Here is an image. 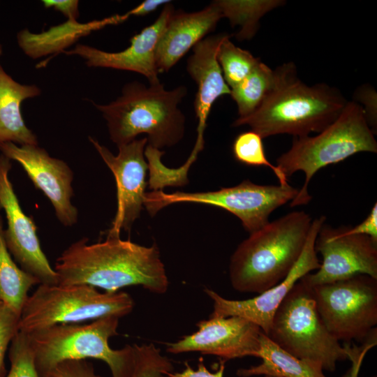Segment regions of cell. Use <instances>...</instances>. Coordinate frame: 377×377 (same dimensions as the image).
<instances>
[{
    "mask_svg": "<svg viewBox=\"0 0 377 377\" xmlns=\"http://www.w3.org/2000/svg\"><path fill=\"white\" fill-rule=\"evenodd\" d=\"M45 8H52L61 13L67 20H77L79 14V1L77 0H43Z\"/></svg>",
    "mask_w": 377,
    "mask_h": 377,
    "instance_id": "8d00e7d4",
    "label": "cell"
},
{
    "mask_svg": "<svg viewBox=\"0 0 377 377\" xmlns=\"http://www.w3.org/2000/svg\"><path fill=\"white\" fill-rule=\"evenodd\" d=\"M170 2L168 0H146L128 11L130 16H144L156 10L161 5Z\"/></svg>",
    "mask_w": 377,
    "mask_h": 377,
    "instance_id": "74e56055",
    "label": "cell"
},
{
    "mask_svg": "<svg viewBox=\"0 0 377 377\" xmlns=\"http://www.w3.org/2000/svg\"><path fill=\"white\" fill-rule=\"evenodd\" d=\"M20 316L0 303V377L6 376L5 357L15 335L19 331Z\"/></svg>",
    "mask_w": 377,
    "mask_h": 377,
    "instance_id": "4dcf8cb0",
    "label": "cell"
},
{
    "mask_svg": "<svg viewBox=\"0 0 377 377\" xmlns=\"http://www.w3.org/2000/svg\"><path fill=\"white\" fill-rule=\"evenodd\" d=\"M235 158L246 165L269 168L282 186L288 185V178L266 157L262 137L251 130L239 134L232 144Z\"/></svg>",
    "mask_w": 377,
    "mask_h": 377,
    "instance_id": "4316f807",
    "label": "cell"
},
{
    "mask_svg": "<svg viewBox=\"0 0 377 377\" xmlns=\"http://www.w3.org/2000/svg\"><path fill=\"white\" fill-rule=\"evenodd\" d=\"M8 357L10 369L6 377H41L26 333L18 331L15 335L8 348Z\"/></svg>",
    "mask_w": 377,
    "mask_h": 377,
    "instance_id": "f546056e",
    "label": "cell"
},
{
    "mask_svg": "<svg viewBox=\"0 0 377 377\" xmlns=\"http://www.w3.org/2000/svg\"><path fill=\"white\" fill-rule=\"evenodd\" d=\"M198 330L167 344L172 354L199 352L212 355L221 361L248 356L258 357L260 328L239 316H209L197 323Z\"/></svg>",
    "mask_w": 377,
    "mask_h": 377,
    "instance_id": "9a60e30c",
    "label": "cell"
},
{
    "mask_svg": "<svg viewBox=\"0 0 377 377\" xmlns=\"http://www.w3.org/2000/svg\"><path fill=\"white\" fill-rule=\"evenodd\" d=\"M325 221V216L312 221L299 259L288 275L274 286L252 298L243 300H228L213 290L205 288V293L213 301V312L210 316H239L258 325L267 335L276 310L294 286L304 276L320 267V262L315 250V242Z\"/></svg>",
    "mask_w": 377,
    "mask_h": 377,
    "instance_id": "8fae6325",
    "label": "cell"
},
{
    "mask_svg": "<svg viewBox=\"0 0 377 377\" xmlns=\"http://www.w3.org/2000/svg\"><path fill=\"white\" fill-rule=\"evenodd\" d=\"M10 159L0 154V209L7 220L4 238L7 248L21 268L34 276L40 284H57L58 276L43 253L31 217L22 211L8 173Z\"/></svg>",
    "mask_w": 377,
    "mask_h": 377,
    "instance_id": "5bb4252c",
    "label": "cell"
},
{
    "mask_svg": "<svg viewBox=\"0 0 377 377\" xmlns=\"http://www.w3.org/2000/svg\"><path fill=\"white\" fill-rule=\"evenodd\" d=\"M1 52H2V49H1V45L0 44V55H1Z\"/></svg>",
    "mask_w": 377,
    "mask_h": 377,
    "instance_id": "f35d334b",
    "label": "cell"
},
{
    "mask_svg": "<svg viewBox=\"0 0 377 377\" xmlns=\"http://www.w3.org/2000/svg\"><path fill=\"white\" fill-rule=\"evenodd\" d=\"M347 103L335 87L325 83L306 85L295 69L253 113L236 119L232 126L248 125L263 139L278 134L305 137L334 122Z\"/></svg>",
    "mask_w": 377,
    "mask_h": 377,
    "instance_id": "277c9868",
    "label": "cell"
},
{
    "mask_svg": "<svg viewBox=\"0 0 377 377\" xmlns=\"http://www.w3.org/2000/svg\"><path fill=\"white\" fill-rule=\"evenodd\" d=\"M376 344L373 342H364L362 346L357 347L354 343H344L348 360L352 362V367L344 377H358L359 371L367 353Z\"/></svg>",
    "mask_w": 377,
    "mask_h": 377,
    "instance_id": "e575fe53",
    "label": "cell"
},
{
    "mask_svg": "<svg viewBox=\"0 0 377 377\" xmlns=\"http://www.w3.org/2000/svg\"><path fill=\"white\" fill-rule=\"evenodd\" d=\"M175 11L171 1L165 4L156 21L133 36L130 40V45L122 51L109 52L87 45L77 44L63 53L80 57L89 67L133 71L146 77L150 84L159 82L156 48Z\"/></svg>",
    "mask_w": 377,
    "mask_h": 377,
    "instance_id": "e0dca14e",
    "label": "cell"
},
{
    "mask_svg": "<svg viewBox=\"0 0 377 377\" xmlns=\"http://www.w3.org/2000/svg\"><path fill=\"white\" fill-rule=\"evenodd\" d=\"M345 235H364L377 241V203L372 207L367 218L358 225L342 228Z\"/></svg>",
    "mask_w": 377,
    "mask_h": 377,
    "instance_id": "836d02e7",
    "label": "cell"
},
{
    "mask_svg": "<svg viewBox=\"0 0 377 377\" xmlns=\"http://www.w3.org/2000/svg\"><path fill=\"white\" fill-rule=\"evenodd\" d=\"M54 377H103L95 373L92 364L86 360H65L54 368Z\"/></svg>",
    "mask_w": 377,
    "mask_h": 377,
    "instance_id": "1f68e13d",
    "label": "cell"
},
{
    "mask_svg": "<svg viewBox=\"0 0 377 377\" xmlns=\"http://www.w3.org/2000/svg\"><path fill=\"white\" fill-rule=\"evenodd\" d=\"M225 362H220L219 369L215 372L209 371L205 365L203 359L200 357L196 369H193L188 363L185 362V368L180 372H169L168 377H223Z\"/></svg>",
    "mask_w": 377,
    "mask_h": 377,
    "instance_id": "d590c367",
    "label": "cell"
},
{
    "mask_svg": "<svg viewBox=\"0 0 377 377\" xmlns=\"http://www.w3.org/2000/svg\"><path fill=\"white\" fill-rule=\"evenodd\" d=\"M40 88L14 80L0 64V144L38 145L36 135L26 125L21 112L22 103L39 96Z\"/></svg>",
    "mask_w": 377,
    "mask_h": 377,
    "instance_id": "44dd1931",
    "label": "cell"
},
{
    "mask_svg": "<svg viewBox=\"0 0 377 377\" xmlns=\"http://www.w3.org/2000/svg\"><path fill=\"white\" fill-rule=\"evenodd\" d=\"M127 12L114 15L102 20H95L86 23L67 20L65 22L52 26L40 33H32L27 29L20 31L17 40L20 48L29 57L36 59L49 54L63 53L64 49L75 43L80 38L92 31L108 25L124 22L130 17Z\"/></svg>",
    "mask_w": 377,
    "mask_h": 377,
    "instance_id": "ffe728a7",
    "label": "cell"
},
{
    "mask_svg": "<svg viewBox=\"0 0 377 377\" xmlns=\"http://www.w3.org/2000/svg\"><path fill=\"white\" fill-rule=\"evenodd\" d=\"M134 305L131 296L124 291L101 293L84 284H39L23 306L19 331L29 334L57 324L120 318L129 314Z\"/></svg>",
    "mask_w": 377,
    "mask_h": 377,
    "instance_id": "52a82bcc",
    "label": "cell"
},
{
    "mask_svg": "<svg viewBox=\"0 0 377 377\" xmlns=\"http://www.w3.org/2000/svg\"><path fill=\"white\" fill-rule=\"evenodd\" d=\"M0 151L22 165L35 187L50 200L64 226H72L77 222V209L71 202L73 174L64 161L50 156L38 145L18 146L8 142L0 144Z\"/></svg>",
    "mask_w": 377,
    "mask_h": 377,
    "instance_id": "2e32d148",
    "label": "cell"
},
{
    "mask_svg": "<svg viewBox=\"0 0 377 377\" xmlns=\"http://www.w3.org/2000/svg\"><path fill=\"white\" fill-rule=\"evenodd\" d=\"M264 377H273V376H265Z\"/></svg>",
    "mask_w": 377,
    "mask_h": 377,
    "instance_id": "ab89813d",
    "label": "cell"
},
{
    "mask_svg": "<svg viewBox=\"0 0 377 377\" xmlns=\"http://www.w3.org/2000/svg\"><path fill=\"white\" fill-rule=\"evenodd\" d=\"M89 140L114 175L117 208L108 237H119L121 230L129 231L140 216L144 205L148 165L145 158L147 138L135 139L120 145L114 156L92 137Z\"/></svg>",
    "mask_w": 377,
    "mask_h": 377,
    "instance_id": "4fadbf2b",
    "label": "cell"
},
{
    "mask_svg": "<svg viewBox=\"0 0 377 377\" xmlns=\"http://www.w3.org/2000/svg\"><path fill=\"white\" fill-rule=\"evenodd\" d=\"M355 99L364 104L362 108L366 121L374 132H376L377 126V110H376V91L369 84L361 86L355 93Z\"/></svg>",
    "mask_w": 377,
    "mask_h": 377,
    "instance_id": "d6a6232c",
    "label": "cell"
},
{
    "mask_svg": "<svg viewBox=\"0 0 377 377\" xmlns=\"http://www.w3.org/2000/svg\"><path fill=\"white\" fill-rule=\"evenodd\" d=\"M311 222L309 214L294 211L251 233L230 258L232 288L260 294L281 282L299 259Z\"/></svg>",
    "mask_w": 377,
    "mask_h": 377,
    "instance_id": "3957f363",
    "label": "cell"
},
{
    "mask_svg": "<svg viewBox=\"0 0 377 377\" xmlns=\"http://www.w3.org/2000/svg\"><path fill=\"white\" fill-rule=\"evenodd\" d=\"M186 94L183 85L166 90L160 81L148 87L133 81L124 86L115 101L93 105L106 120L110 138L117 147L145 133L147 145L160 149L184 137L185 117L179 105Z\"/></svg>",
    "mask_w": 377,
    "mask_h": 377,
    "instance_id": "7a4b0ae2",
    "label": "cell"
},
{
    "mask_svg": "<svg viewBox=\"0 0 377 377\" xmlns=\"http://www.w3.org/2000/svg\"><path fill=\"white\" fill-rule=\"evenodd\" d=\"M289 184L260 185L244 180L237 186L207 192L165 193L163 191L145 193L144 205L152 216L164 207L176 202H194L221 207L235 216L250 234L267 224L270 214L292 201L299 193Z\"/></svg>",
    "mask_w": 377,
    "mask_h": 377,
    "instance_id": "9c48e42d",
    "label": "cell"
},
{
    "mask_svg": "<svg viewBox=\"0 0 377 377\" xmlns=\"http://www.w3.org/2000/svg\"><path fill=\"white\" fill-rule=\"evenodd\" d=\"M267 336L290 354L323 371L348 360L345 346L327 330L318 311L312 288L300 280L285 297Z\"/></svg>",
    "mask_w": 377,
    "mask_h": 377,
    "instance_id": "ba28073f",
    "label": "cell"
},
{
    "mask_svg": "<svg viewBox=\"0 0 377 377\" xmlns=\"http://www.w3.org/2000/svg\"><path fill=\"white\" fill-rule=\"evenodd\" d=\"M295 69L292 62L272 70L260 61L244 80L230 89V95L237 106L238 118L253 113Z\"/></svg>",
    "mask_w": 377,
    "mask_h": 377,
    "instance_id": "603a6c76",
    "label": "cell"
},
{
    "mask_svg": "<svg viewBox=\"0 0 377 377\" xmlns=\"http://www.w3.org/2000/svg\"><path fill=\"white\" fill-rule=\"evenodd\" d=\"M164 151L147 145L145 156L148 161L150 188L159 191L165 186H183L188 184L187 172L194 161L188 158L185 164L177 169H170L161 162Z\"/></svg>",
    "mask_w": 377,
    "mask_h": 377,
    "instance_id": "83f0119b",
    "label": "cell"
},
{
    "mask_svg": "<svg viewBox=\"0 0 377 377\" xmlns=\"http://www.w3.org/2000/svg\"><path fill=\"white\" fill-rule=\"evenodd\" d=\"M320 316L339 342L377 337V279L360 274L311 287Z\"/></svg>",
    "mask_w": 377,
    "mask_h": 377,
    "instance_id": "30bf717a",
    "label": "cell"
},
{
    "mask_svg": "<svg viewBox=\"0 0 377 377\" xmlns=\"http://www.w3.org/2000/svg\"><path fill=\"white\" fill-rule=\"evenodd\" d=\"M230 38L228 34L223 38L219 46L216 58L224 80L231 89L249 75L260 59L236 46Z\"/></svg>",
    "mask_w": 377,
    "mask_h": 377,
    "instance_id": "484cf974",
    "label": "cell"
},
{
    "mask_svg": "<svg viewBox=\"0 0 377 377\" xmlns=\"http://www.w3.org/2000/svg\"><path fill=\"white\" fill-rule=\"evenodd\" d=\"M54 269L59 284L89 285L108 293L140 286L164 294L169 285L156 244L145 246L119 237L91 244L87 238L81 239L63 251Z\"/></svg>",
    "mask_w": 377,
    "mask_h": 377,
    "instance_id": "6da1fadb",
    "label": "cell"
},
{
    "mask_svg": "<svg viewBox=\"0 0 377 377\" xmlns=\"http://www.w3.org/2000/svg\"><path fill=\"white\" fill-rule=\"evenodd\" d=\"M40 281L19 267L7 248L0 214V303L20 316L30 288Z\"/></svg>",
    "mask_w": 377,
    "mask_h": 377,
    "instance_id": "cb8c5ba5",
    "label": "cell"
},
{
    "mask_svg": "<svg viewBox=\"0 0 377 377\" xmlns=\"http://www.w3.org/2000/svg\"><path fill=\"white\" fill-rule=\"evenodd\" d=\"M119 319L110 316L86 324H57L27 334L39 375L54 377V368L63 361L92 358L105 362L112 377H131L133 345L114 350L108 343L118 334Z\"/></svg>",
    "mask_w": 377,
    "mask_h": 377,
    "instance_id": "5b68a950",
    "label": "cell"
},
{
    "mask_svg": "<svg viewBox=\"0 0 377 377\" xmlns=\"http://www.w3.org/2000/svg\"><path fill=\"white\" fill-rule=\"evenodd\" d=\"M222 18L215 1L193 12L175 11L159 39L155 58L158 73L168 72L187 52L213 31Z\"/></svg>",
    "mask_w": 377,
    "mask_h": 377,
    "instance_id": "d6986e66",
    "label": "cell"
},
{
    "mask_svg": "<svg viewBox=\"0 0 377 377\" xmlns=\"http://www.w3.org/2000/svg\"><path fill=\"white\" fill-rule=\"evenodd\" d=\"M222 17L228 18L230 25L239 27L235 34L239 40H250L256 34L259 21L266 13L283 5L281 0H217Z\"/></svg>",
    "mask_w": 377,
    "mask_h": 377,
    "instance_id": "d4e9b609",
    "label": "cell"
},
{
    "mask_svg": "<svg viewBox=\"0 0 377 377\" xmlns=\"http://www.w3.org/2000/svg\"><path fill=\"white\" fill-rule=\"evenodd\" d=\"M226 36L220 34L205 37L193 47V54L187 60L186 71L198 86L193 103L198 121V137L193 150L196 153L204 147V131L213 104L231 91L216 58L219 46Z\"/></svg>",
    "mask_w": 377,
    "mask_h": 377,
    "instance_id": "ac0fdd59",
    "label": "cell"
},
{
    "mask_svg": "<svg viewBox=\"0 0 377 377\" xmlns=\"http://www.w3.org/2000/svg\"><path fill=\"white\" fill-rule=\"evenodd\" d=\"M133 346L135 366L131 377H168L167 374L173 371L170 360L153 343Z\"/></svg>",
    "mask_w": 377,
    "mask_h": 377,
    "instance_id": "f1b7e54d",
    "label": "cell"
},
{
    "mask_svg": "<svg viewBox=\"0 0 377 377\" xmlns=\"http://www.w3.org/2000/svg\"><path fill=\"white\" fill-rule=\"evenodd\" d=\"M323 260L314 273L300 281L310 287L364 274L377 279V241L364 235H345L342 228L325 223L315 242Z\"/></svg>",
    "mask_w": 377,
    "mask_h": 377,
    "instance_id": "7c38bea8",
    "label": "cell"
},
{
    "mask_svg": "<svg viewBox=\"0 0 377 377\" xmlns=\"http://www.w3.org/2000/svg\"><path fill=\"white\" fill-rule=\"evenodd\" d=\"M364 151L376 153L377 142L362 106L355 101H348L338 118L317 135L295 138L276 165L287 178L297 171L305 175L304 183L290 207L311 201L308 186L320 169Z\"/></svg>",
    "mask_w": 377,
    "mask_h": 377,
    "instance_id": "8992f818",
    "label": "cell"
},
{
    "mask_svg": "<svg viewBox=\"0 0 377 377\" xmlns=\"http://www.w3.org/2000/svg\"><path fill=\"white\" fill-rule=\"evenodd\" d=\"M258 357L261 362L237 371L239 377L269 376L273 377H327L318 366L298 358L279 346L263 332Z\"/></svg>",
    "mask_w": 377,
    "mask_h": 377,
    "instance_id": "7402d4cb",
    "label": "cell"
}]
</instances>
